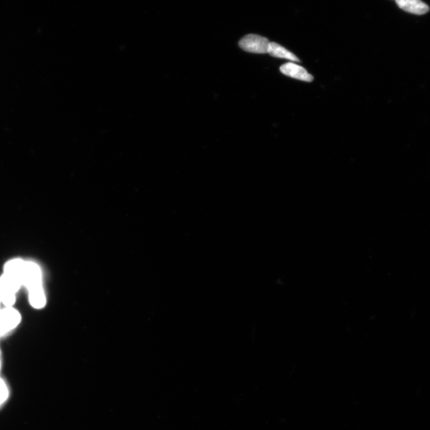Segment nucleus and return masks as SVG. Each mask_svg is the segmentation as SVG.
Instances as JSON below:
<instances>
[{
    "label": "nucleus",
    "instance_id": "obj_7",
    "mask_svg": "<svg viewBox=\"0 0 430 430\" xmlns=\"http://www.w3.org/2000/svg\"><path fill=\"white\" fill-rule=\"evenodd\" d=\"M29 300L34 308L40 309L44 307L46 300L42 286L29 290Z\"/></svg>",
    "mask_w": 430,
    "mask_h": 430
},
{
    "label": "nucleus",
    "instance_id": "obj_5",
    "mask_svg": "<svg viewBox=\"0 0 430 430\" xmlns=\"http://www.w3.org/2000/svg\"><path fill=\"white\" fill-rule=\"evenodd\" d=\"M398 7L406 12L423 15L429 12V5L421 0H395Z\"/></svg>",
    "mask_w": 430,
    "mask_h": 430
},
{
    "label": "nucleus",
    "instance_id": "obj_6",
    "mask_svg": "<svg viewBox=\"0 0 430 430\" xmlns=\"http://www.w3.org/2000/svg\"><path fill=\"white\" fill-rule=\"evenodd\" d=\"M267 53L278 58L288 59L294 62H300V60L293 53L275 42H269Z\"/></svg>",
    "mask_w": 430,
    "mask_h": 430
},
{
    "label": "nucleus",
    "instance_id": "obj_8",
    "mask_svg": "<svg viewBox=\"0 0 430 430\" xmlns=\"http://www.w3.org/2000/svg\"><path fill=\"white\" fill-rule=\"evenodd\" d=\"M25 263L21 259L10 260L4 266L5 274L18 277L22 281V276L23 271H24Z\"/></svg>",
    "mask_w": 430,
    "mask_h": 430
},
{
    "label": "nucleus",
    "instance_id": "obj_12",
    "mask_svg": "<svg viewBox=\"0 0 430 430\" xmlns=\"http://www.w3.org/2000/svg\"><path fill=\"white\" fill-rule=\"evenodd\" d=\"M1 287H0V303H1Z\"/></svg>",
    "mask_w": 430,
    "mask_h": 430
},
{
    "label": "nucleus",
    "instance_id": "obj_11",
    "mask_svg": "<svg viewBox=\"0 0 430 430\" xmlns=\"http://www.w3.org/2000/svg\"><path fill=\"white\" fill-rule=\"evenodd\" d=\"M8 390L5 383L0 379V406H1L7 399Z\"/></svg>",
    "mask_w": 430,
    "mask_h": 430
},
{
    "label": "nucleus",
    "instance_id": "obj_4",
    "mask_svg": "<svg viewBox=\"0 0 430 430\" xmlns=\"http://www.w3.org/2000/svg\"><path fill=\"white\" fill-rule=\"evenodd\" d=\"M280 70L284 75L301 81L311 82L314 80L313 76L309 74L304 68L294 62H288L283 64L281 66Z\"/></svg>",
    "mask_w": 430,
    "mask_h": 430
},
{
    "label": "nucleus",
    "instance_id": "obj_10",
    "mask_svg": "<svg viewBox=\"0 0 430 430\" xmlns=\"http://www.w3.org/2000/svg\"><path fill=\"white\" fill-rule=\"evenodd\" d=\"M1 301L7 307H11L15 302V293L2 288L1 285Z\"/></svg>",
    "mask_w": 430,
    "mask_h": 430
},
{
    "label": "nucleus",
    "instance_id": "obj_3",
    "mask_svg": "<svg viewBox=\"0 0 430 430\" xmlns=\"http://www.w3.org/2000/svg\"><path fill=\"white\" fill-rule=\"evenodd\" d=\"M22 282L29 290L42 286L41 271L35 263L25 262L22 276Z\"/></svg>",
    "mask_w": 430,
    "mask_h": 430
},
{
    "label": "nucleus",
    "instance_id": "obj_9",
    "mask_svg": "<svg viewBox=\"0 0 430 430\" xmlns=\"http://www.w3.org/2000/svg\"><path fill=\"white\" fill-rule=\"evenodd\" d=\"M22 285V281L18 277L5 274L0 277V285L2 288L16 293Z\"/></svg>",
    "mask_w": 430,
    "mask_h": 430
},
{
    "label": "nucleus",
    "instance_id": "obj_13",
    "mask_svg": "<svg viewBox=\"0 0 430 430\" xmlns=\"http://www.w3.org/2000/svg\"><path fill=\"white\" fill-rule=\"evenodd\" d=\"M0 367H1V364H0Z\"/></svg>",
    "mask_w": 430,
    "mask_h": 430
},
{
    "label": "nucleus",
    "instance_id": "obj_1",
    "mask_svg": "<svg viewBox=\"0 0 430 430\" xmlns=\"http://www.w3.org/2000/svg\"><path fill=\"white\" fill-rule=\"evenodd\" d=\"M269 44L268 39L256 34H248L239 43V46L243 50L258 54L267 53Z\"/></svg>",
    "mask_w": 430,
    "mask_h": 430
},
{
    "label": "nucleus",
    "instance_id": "obj_2",
    "mask_svg": "<svg viewBox=\"0 0 430 430\" xmlns=\"http://www.w3.org/2000/svg\"><path fill=\"white\" fill-rule=\"evenodd\" d=\"M21 320V315L15 309L7 307L0 311V336L15 328Z\"/></svg>",
    "mask_w": 430,
    "mask_h": 430
}]
</instances>
